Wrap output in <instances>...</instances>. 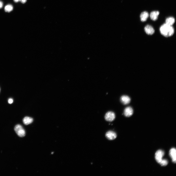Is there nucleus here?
I'll return each mask as SVG.
<instances>
[{"instance_id":"nucleus-13","label":"nucleus","mask_w":176,"mask_h":176,"mask_svg":"<svg viewBox=\"0 0 176 176\" xmlns=\"http://www.w3.org/2000/svg\"><path fill=\"white\" fill-rule=\"evenodd\" d=\"M175 22L174 18L172 17H170L166 19V23L171 26H172Z\"/></svg>"},{"instance_id":"nucleus-18","label":"nucleus","mask_w":176,"mask_h":176,"mask_svg":"<svg viewBox=\"0 0 176 176\" xmlns=\"http://www.w3.org/2000/svg\"><path fill=\"white\" fill-rule=\"evenodd\" d=\"M3 3L2 2L0 1V9L2 8L3 6Z\"/></svg>"},{"instance_id":"nucleus-5","label":"nucleus","mask_w":176,"mask_h":176,"mask_svg":"<svg viewBox=\"0 0 176 176\" xmlns=\"http://www.w3.org/2000/svg\"><path fill=\"white\" fill-rule=\"evenodd\" d=\"M105 136L108 139L110 140H113L117 137L116 133L112 131H109L107 132Z\"/></svg>"},{"instance_id":"nucleus-1","label":"nucleus","mask_w":176,"mask_h":176,"mask_svg":"<svg viewBox=\"0 0 176 176\" xmlns=\"http://www.w3.org/2000/svg\"><path fill=\"white\" fill-rule=\"evenodd\" d=\"M160 31L161 34L165 37H170L174 33V30L172 26L166 23L163 24L161 27Z\"/></svg>"},{"instance_id":"nucleus-15","label":"nucleus","mask_w":176,"mask_h":176,"mask_svg":"<svg viewBox=\"0 0 176 176\" xmlns=\"http://www.w3.org/2000/svg\"><path fill=\"white\" fill-rule=\"evenodd\" d=\"M168 162L166 160H162L159 163L161 166H166L167 164H168Z\"/></svg>"},{"instance_id":"nucleus-17","label":"nucleus","mask_w":176,"mask_h":176,"mask_svg":"<svg viewBox=\"0 0 176 176\" xmlns=\"http://www.w3.org/2000/svg\"><path fill=\"white\" fill-rule=\"evenodd\" d=\"M13 101V100L12 98H10L8 100V102L10 104H12Z\"/></svg>"},{"instance_id":"nucleus-19","label":"nucleus","mask_w":176,"mask_h":176,"mask_svg":"<svg viewBox=\"0 0 176 176\" xmlns=\"http://www.w3.org/2000/svg\"></svg>"},{"instance_id":"nucleus-12","label":"nucleus","mask_w":176,"mask_h":176,"mask_svg":"<svg viewBox=\"0 0 176 176\" xmlns=\"http://www.w3.org/2000/svg\"><path fill=\"white\" fill-rule=\"evenodd\" d=\"M24 123L26 125L31 123L33 121V119L31 117L27 116L24 117L23 120Z\"/></svg>"},{"instance_id":"nucleus-6","label":"nucleus","mask_w":176,"mask_h":176,"mask_svg":"<svg viewBox=\"0 0 176 176\" xmlns=\"http://www.w3.org/2000/svg\"><path fill=\"white\" fill-rule=\"evenodd\" d=\"M144 29L146 33L148 35H152L155 32V30L153 28L149 25H147L145 27Z\"/></svg>"},{"instance_id":"nucleus-7","label":"nucleus","mask_w":176,"mask_h":176,"mask_svg":"<svg viewBox=\"0 0 176 176\" xmlns=\"http://www.w3.org/2000/svg\"><path fill=\"white\" fill-rule=\"evenodd\" d=\"M133 109L130 107H128L125 108L124 111V114L127 117L131 116L133 115Z\"/></svg>"},{"instance_id":"nucleus-4","label":"nucleus","mask_w":176,"mask_h":176,"mask_svg":"<svg viewBox=\"0 0 176 176\" xmlns=\"http://www.w3.org/2000/svg\"><path fill=\"white\" fill-rule=\"evenodd\" d=\"M115 114L112 112H107L105 116L106 120L108 121H112L115 119Z\"/></svg>"},{"instance_id":"nucleus-10","label":"nucleus","mask_w":176,"mask_h":176,"mask_svg":"<svg viewBox=\"0 0 176 176\" xmlns=\"http://www.w3.org/2000/svg\"><path fill=\"white\" fill-rule=\"evenodd\" d=\"M160 12L158 11H154L151 13L150 17L151 19L154 21L157 20Z\"/></svg>"},{"instance_id":"nucleus-2","label":"nucleus","mask_w":176,"mask_h":176,"mask_svg":"<svg viewBox=\"0 0 176 176\" xmlns=\"http://www.w3.org/2000/svg\"><path fill=\"white\" fill-rule=\"evenodd\" d=\"M14 130L17 134L19 137H23L25 136V131L20 125H16L14 127Z\"/></svg>"},{"instance_id":"nucleus-8","label":"nucleus","mask_w":176,"mask_h":176,"mask_svg":"<svg viewBox=\"0 0 176 176\" xmlns=\"http://www.w3.org/2000/svg\"><path fill=\"white\" fill-rule=\"evenodd\" d=\"M120 100L123 104L124 105H126L130 103L131 101V99L128 96L123 95L121 97Z\"/></svg>"},{"instance_id":"nucleus-9","label":"nucleus","mask_w":176,"mask_h":176,"mask_svg":"<svg viewBox=\"0 0 176 176\" xmlns=\"http://www.w3.org/2000/svg\"><path fill=\"white\" fill-rule=\"evenodd\" d=\"M170 155L172 162L175 163L176 162V150L175 148H171L170 151Z\"/></svg>"},{"instance_id":"nucleus-11","label":"nucleus","mask_w":176,"mask_h":176,"mask_svg":"<svg viewBox=\"0 0 176 176\" xmlns=\"http://www.w3.org/2000/svg\"><path fill=\"white\" fill-rule=\"evenodd\" d=\"M149 14L146 11L142 12L140 15V18L142 22L146 21L148 18Z\"/></svg>"},{"instance_id":"nucleus-16","label":"nucleus","mask_w":176,"mask_h":176,"mask_svg":"<svg viewBox=\"0 0 176 176\" xmlns=\"http://www.w3.org/2000/svg\"><path fill=\"white\" fill-rule=\"evenodd\" d=\"M14 1L15 3H17L20 1L23 4L25 3L27 1V0H13Z\"/></svg>"},{"instance_id":"nucleus-14","label":"nucleus","mask_w":176,"mask_h":176,"mask_svg":"<svg viewBox=\"0 0 176 176\" xmlns=\"http://www.w3.org/2000/svg\"><path fill=\"white\" fill-rule=\"evenodd\" d=\"M13 6L12 5L8 4L5 6V12H10L13 10Z\"/></svg>"},{"instance_id":"nucleus-3","label":"nucleus","mask_w":176,"mask_h":176,"mask_svg":"<svg viewBox=\"0 0 176 176\" xmlns=\"http://www.w3.org/2000/svg\"><path fill=\"white\" fill-rule=\"evenodd\" d=\"M164 155V152L162 150H159L157 151L155 154V158L157 162L159 163L160 162Z\"/></svg>"}]
</instances>
